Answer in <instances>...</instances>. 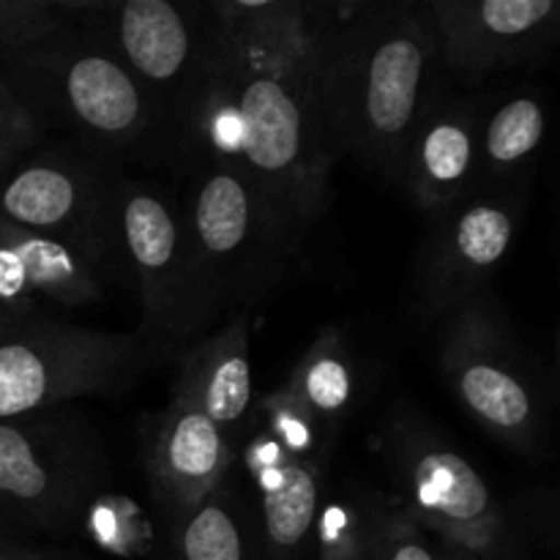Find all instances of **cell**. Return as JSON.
<instances>
[{"instance_id":"obj_1","label":"cell","mask_w":560,"mask_h":560,"mask_svg":"<svg viewBox=\"0 0 560 560\" xmlns=\"http://www.w3.org/2000/svg\"><path fill=\"white\" fill-rule=\"evenodd\" d=\"M334 162L312 77V31L255 42L213 25L211 58L170 129L164 164L175 173L191 164L238 170L310 233L331 202Z\"/></svg>"},{"instance_id":"obj_2","label":"cell","mask_w":560,"mask_h":560,"mask_svg":"<svg viewBox=\"0 0 560 560\" xmlns=\"http://www.w3.org/2000/svg\"><path fill=\"white\" fill-rule=\"evenodd\" d=\"M441 58L424 0L312 3V77L334 153L394 186L435 93Z\"/></svg>"},{"instance_id":"obj_3","label":"cell","mask_w":560,"mask_h":560,"mask_svg":"<svg viewBox=\"0 0 560 560\" xmlns=\"http://www.w3.org/2000/svg\"><path fill=\"white\" fill-rule=\"evenodd\" d=\"M0 80L47 126L69 129L88 153L164 162V124L140 82L82 27L69 25L27 52L0 60Z\"/></svg>"},{"instance_id":"obj_4","label":"cell","mask_w":560,"mask_h":560,"mask_svg":"<svg viewBox=\"0 0 560 560\" xmlns=\"http://www.w3.org/2000/svg\"><path fill=\"white\" fill-rule=\"evenodd\" d=\"M178 197L213 323L249 312L284 282L306 233L244 173L224 164L180 170Z\"/></svg>"},{"instance_id":"obj_5","label":"cell","mask_w":560,"mask_h":560,"mask_svg":"<svg viewBox=\"0 0 560 560\" xmlns=\"http://www.w3.org/2000/svg\"><path fill=\"white\" fill-rule=\"evenodd\" d=\"M397 506L438 545L485 560H523V534L476 465L419 410L399 402L381 435Z\"/></svg>"},{"instance_id":"obj_6","label":"cell","mask_w":560,"mask_h":560,"mask_svg":"<svg viewBox=\"0 0 560 560\" xmlns=\"http://www.w3.org/2000/svg\"><path fill=\"white\" fill-rule=\"evenodd\" d=\"M441 328V370L465 413L512 452L545 457L547 375L520 342L492 290L459 306Z\"/></svg>"},{"instance_id":"obj_7","label":"cell","mask_w":560,"mask_h":560,"mask_svg":"<svg viewBox=\"0 0 560 560\" xmlns=\"http://www.w3.org/2000/svg\"><path fill=\"white\" fill-rule=\"evenodd\" d=\"M107 474L98 432L55 408L0 421V536H69Z\"/></svg>"},{"instance_id":"obj_8","label":"cell","mask_w":560,"mask_h":560,"mask_svg":"<svg viewBox=\"0 0 560 560\" xmlns=\"http://www.w3.org/2000/svg\"><path fill=\"white\" fill-rule=\"evenodd\" d=\"M118 252L140 290L137 337L170 359L191 337L213 326L178 197L137 178H118L115 189Z\"/></svg>"},{"instance_id":"obj_9","label":"cell","mask_w":560,"mask_h":560,"mask_svg":"<svg viewBox=\"0 0 560 560\" xmlns=\"http://www.w3.org/2000/svg\"><path fill=\"white\" fill-rule=\"evenodd\" d=\"M159 361L137 334L36 317L0 337V421L129 388Z\"/></svg>"},{"instance_id":"obj_10","label":"cell","mask_w":560,"mask_h":560,"mask_svg":"<svg viewBox=\"0 0 560 560\" xmlns=\"http://www.w3.org/2000/svg\"><path fill=\"white\" fill-rule=\"evenodd\" d=\"M58 5L151 96L162 115L167 153L170 129L211 58L213 22L206 0H58Z\"/></svg>"},{"instance_id":"obj_11","label":"cell","mask_w":560,"mask_h":560,"mask_svg":"<svg viewBox=\"0 0 560 560\" xmlns=\"http://www.w3.org/2000/svg\"><path fill=\"white\" fill-rule=\"evenodd\" d=\"M113 164L52 148L22 156L0 178V222L47 235L102 268L118 252Z\"/></svg>"},{"instance_id":"obj_12","label":"cell","mask_w":560,"mask_h":560,"mask_svg":"<svg viewBox=\"0 0 560 560\" xmlns=\"http://www.w3.org/2000/svg\"><path fill=\"white\" fill-rule=\"evenodd\" d=\"M525 195L517 186L479 189L432 213L413 273L416 312L424 323H443L470 299L490 290V279L512 252L523 224Z\"/></svg>"},{"instance_id":"obj_13","label":"cell","mask_w":560,"mask_h":560,"mask_svg":"<svg viewBox=\"0 0 560 560\" xmlns=\"http://www.w3.org/2000/svg\"><path fill=\"white\" fill-rule=\"evenodd\" d=\"M441 71L476 85L545 60L560 36L558 0H424Z\"/></svg>"},{"instance_id":"obj_14","label":"cell","mask_w":560,"mask_h":560,"mask_svg":"<svg viewBox=\"0 0 560 560\" xmlns=\"http://www.w3.org/2000/svg\"><path fill=\"white\" fill-rule=\"evenodd\" d=\"M485 107L441 88L399 153L394 186L424 213H441L481 189L479 137Z\"/></svg>"},{"instance_id":"obj_15","label":"cell","mask_w":560,"mask_h":560,"mask_svg":"<svg viewBox=\"0 0 560 560\" xmlns=\"http://www.w3.org/2000/svg\"><path fill=\"white\" fill-rule=\"evenodd\" d=\"M233 441L202 413L189 394L173 388V399L159 416L148 448L153 501L164 523L170 525L222 487L233 468Z\"/></svg>"},{"instance_id":"obj_16","label":"cell","mask_w":560,"mask_h":560,"mask_svg":"<svg viewBox=\"0 0 560 560\" xmlns=\"http://www.w3.org/2000/svg\"><path fill=\"white\" fill-rule=\"evenodd\" d=\"M244 468L257 498L262 560H306L328 487V468L284 452L255 424L244 446Z\"/></svg>"},{"instance_id":"obj_17","label":"cell","mask_w":560,"mask_h":560,"mask_svg":"<svg viewBox=\"0 0 560 560\" xmlns=\"http://www.w3.org/2000/svg\"><path fill=\"white\" fill-rule=\"evenodd\" d=\"M36 299L66 310L96 304L102 268L60 241L0 222V304L36 306Z\"/></svg>"},{"instance_id":"obj_18","label":"cell","mask_w":560,"mask_h":560,"mask_svg":"<svg viewBox=\"0 0 560 560\" xmlns=\"http://www.w3.org/2000/svg\"><path fill=\"white\" fill-rule=\"evenodd\" d=\"M189 394L202 413L233 441L255 410L249 355V312H238L219 331L180 353L175 386Z\"/></svg>"},{"instance_id":"obj_19","label":"cell","mask_w":560,"mask_h":560,"mask_svg":"<svg viewBox=\"0 0 560 560\" xmlns=\"http://www.w3.org/2000/svg\"><path fill=\"white\" fill-rule=\"evenodd\" d=\"M167 560H262L255 514L230 481L167 525Z\"/></svg>"},{"instance_id":"obj_20","label":"cell","mask_w":560,"mask_h":560,"mask_svg":"<svg viewBox=\"0 0 560 560\" xmlns=\"http://www.w3.org/2000/svg\"><path fill=\"white\" fill-rule=\"evenodd\" d=\"M301 405L312 410L317 419L342 432L345 421L364 402L366 383L361 361L355 359L339 328H323L310 345L293 375L284 383Z\"/></svg>"},{"instance_id":"obj_21","label":"cell","mask_w":560,"mask_h":560,"mask_svg":"<svg viewBox=\"0 0 560 560\" xmlns=\"http://www.w3.org/2000/svg\"><path fill=\"white\" fill-rule=\"evenodd\" d=\"M547 135V107L539 93L520 91L481 115L479 180L481 189L517 186Z\"/></svg>"},{"instance_id":"obj_22","label":"cell","mask_w":560,"mask_h":560,"mask_svg":"<svg viewBox=\"0 0 560 560\" xmlns=\"http://www.w3.org/2000/svg\"><path fill=\"white\" fill-rule=\"evenodd\" d=\"M392 503L359 481H328L306 560H366Z\"/></svg>"},{"instance_id":"obj_23","label":"cell","mask_w":560,"mask_h":560,"mask_svg":"<svg viewBox=\"0 0 560 560\" xmlns=\"http://www.w3.org/2000/svg\"><path fill=\"white\" fill-rule=\"evenodd\" d=\"M252 419L288 454L306 459V463L323 465V468H331L334 448H337L342 432L328 427L323 419H317L284 386L257 399Z\"/></svg>"},{"instance_id":"obj_24","label":"cell","mask_w":560,"mask_h":560,"mask_svg":"<svg viewBox=\"0 0 560 560\" xmlns=\"http://www.w3.org/2000/svg\"><path fill=\"white\" fill-rule=\"evenodd\" d=\"M69 25L58 0H0V60L38 47Z\"/></svg>"},{"instance_id":"obj_25","label":"cell","mask_w":560,"mask_h":560,"mask_svg":"<svg viewBox=\"0 0 560 560\" xmlns=\"http://www.w3.org/2000/svg\"><path fill=\"white\" fill-rule=\"evenodd\" d=\"M366 560H438V556L424 539V530L416 528L394 501Z\"/></svg>"},{"instance_id":"obj_26","label":"cell","mask_w":560,"mask_h":560,"mask_svg":"<svg viewBox=\"0 0 560 560\" xmlns=\"http://www.w3.org/2000/svg\"><path fill=\"white\" fill-rule=\"evenodd\" d=\"M47 137V126L0 80V151L27 156Z\"/></svg>"},{"instance_id":"obj_27","label":"cell","mask_w":560,"mask_h":560,"mask_svg":"<svg viewBox=\"0 0 560 560\" xmlns=\"http://www.w3.org/2000/svg\"><path fill=\"white\" fill-rule=\"evenodd\" d=\"M38 310L36 306H9V304H0V337L3 334H11L16 331V328H22L25 323L36 320Z\"/></svg>"},{"instance_id":"obj_28","label":"cell","mask_w":560,"mask_h":560,"mask_svg":"<svg viewBox=\"0 0 560 560\" xmlns=\"http://www.w3.org/2000/svg\"><path fill=\"white\" fill-rule=\"evenodd\" d=\"M0 560H52L44 552L27 547L22 539H5L0 536Z\"/></svg>"},{"instance_id":"obj_29","label":"cell","mask_w":560,"mask_h":560,"mask_svg":"<svg viewBox=\"0 0 560 560\" xmlns=\"http://www.w3.org/2000/svg\"><path fill=\"white\" fill-rule=\"evenodd\" d=\"M432 550H435L438 560H485V558L470 556V552L457 550V547H448V545H435V547H432Z\"/></svg>"},{"instance_id":"obj_30","label":"cell","mask_w":560,"mask_h":560,"mask_svg":"<svg viewBox=\"0 0 560 560\" xmlns=\"http://www.w3.org/2000/svg\"><path fill=\"white\" fill-rule=\"evenodd\" d=\"M22 156H16V153H9V151H0V178H3L5 173H9L11 167H14L16 162H20Z\"/></svg>"}]
</instances>
